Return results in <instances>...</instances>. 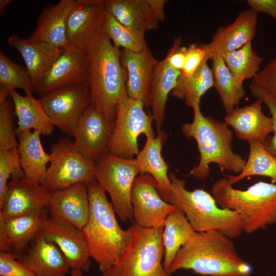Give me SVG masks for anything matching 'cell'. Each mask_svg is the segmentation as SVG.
<instances>
[{
  "mask_svg": "<svg viewBox=\"0 0 276 276\" xmlns=\"http://www.w3.org/2000/svg\"><path fill=\"white\" fill-rule=\"evenodd\" d=\"M75 1L61 0L56 4L45 6L37 19L34 32L29 37L59 49L66 48L68 45L66 20Z\"/></svg>",
  "mask_w": 276,
  "mask_h": 276,
  "instance_id": "cell-25",
  "label": "cell"
},
{
  "mask_svg": "<svg viewBox=\"0 0 276 276\" xmlns=\"http://www.w3.org/2000/svg\"><path fill=\"white\" fill-rule=\"evenodd\" d=\"M211 193L219 207L240 215L247 234L276 224V184L258 181L243 190L220 178L213 184Z\"/></svg>",
  "mask_w": 276,
  "mask_h": 276,
  "instance_id": "cell-6",
  "label": "cell"
},
{
  "mask_svg": "<svg viewBox=\"0 0 276 276\" xmlns=\"http://www.w3.org/2000/svg\"><path fill=\"white\" fill-rule=\"evenodd\" d=\"M50 160L43 186L51 193L78 183L95 180L96 163L75 148L73 140L61 137L50 147Z\"/></svg>",
  "mask_w": 276,
  "mask_h": 276,
  "instance_id": "cell-10",
  "label": "cell"
},
{
  "mask_svg": "<svg viewBox=\"0 0 276 276\" xmlns=\"http://www.w3.org/2000/svg\"><path fill=\"white\" fill-rule=\"evenodd\" d=\"M20 88L26 93L34 92L30 75L26 67L10 59L0 52V103L9 98V90Z\"/></svg>",
  "mask_w": 276,
  "mask_h": 276,
  "instance_id": "cell-37",
  "label": "cell"
},
{
  "mask_svg": "<svg viewBox=\"0 0 276 276\" xmlns=\"http://www.w3.org/2000/svg\"><path fill=\"white\" fill-rule=\"evenodd\" d=\"M248 159L242 171L237 175L228 176L232 185L245 177L260 175L269 177L272 182H276V157L269 153L264 145L257 142L249 143Z\"/></svg>",
  "mask_w": 276,
  "mask_h": 276,
  "instance_id": "cell-34",
  "label": "cell"
},
{
  "mask_svg": "<svg viewBox=\"0 0 276 276\" xmlns=\"http://www.w3.org/2000/svg\"><path fill=\"white\" fill-rule=\"evenodd\" d=\"M120 56L126 73L127 96L148 107L150 85L159 61L148 47L140 52L120 49Z\"/></svg>",
  "mask_w": 276,
  "mask_h": 276,
  "instance_id": "cell-19",
  "label": "cell"
},
{
  "mask_svg": "<svg viewBox=\"0 0 276 276\" xmlns=\"http://www.w3.org/2000/svg\"><path fill=\"white\" fill-rule=\"evenodd\" d=\"M12 1L11 0H1L0 1V13L1 15H3L4 14V11L5 10V8L7 7V6L10 3H11Z\"/></svg>",
  "mask_w": 276,
  "mask_h": 276,
  "instance_id": "cell-47",
  "label": "cell"
},
{
  "mask_svg": "<svg viewBox=\"0 0 276 276\" xmlns=\"http://www.w3.org/2000/svg\"><path fill=\"white\" fill-rule=\"evenodd\" d=\"M247 3L256 13H265L276 20V0H247Z\"/></svg>",
  "mask_w": 276,
  "mask_h": 276,
  "instance_id": "cell-45",
  "label": "cell"
},
{
  "mask_svg": "<svg viewBox=\"0 0 276 276\" xmlns=\"http://www.w3.org/2000/svg\"><path fill=\"white\" fill-rule=\"evenodd\" d=\"M211 60L212 61L214 87L228 114L237 107L245 95L243 83L233 76L222 57L215 56Z\"/></svg>",
  "mask_w": 276,
  "mask_h": 276,
  "instance_id": "cell-32",
  "label": "cell"
},
{
  "mask_svg": "<svg viewBox=\"0 0 276 276\" xmlns=\"http://www.w3.org/2000/svg\"><path fill=\"white\" fill-rule=\"evenodd\" d=\"M205 59L195 72L189 78L177 80L171 92L173 97L183 100L186 105L192 108L200 105L202 96L214 87V76L212 68Z\"/></svg>",
  "mask_w": 276,
  "mask_h": 276,
  "instance_id": "cell-33",
  "label": "cell"
},
{
  "mask_svg": "<svg viewBox=\"0 0 276 276\" xmlns=\"http://www.w3.org/2000/svg\"><path fill=\"white\" fill-rule=\"evenodd\" d=\"M9 92L17 120L16 134L31 129L39 131L43 135L52 134L55 126L39 99L35 98L32 93L22 96L15 89Z\"/></svg>",
  "mask_w": 276,
  "mask_h": 276,
  "instance_id": "cell-28",
  "label": "cell"
},
{
  "mask_svg": "<svg viewBox=\"0 0 276 276\" xmlns=\"http://www.w3.org/2000/svg\"><path fill=\"white\" fill-rule=\"evenodd\" d=\"M171 190L166 201L179 208L195 232L216 231L231 239L243 232V224L235 211L222 209L215 198L203 189L189 191L186 180L170 173Z\"/></svg>",
  "mask_w": 276,
  "mask_h": 276,
  "instance_id": "cell-5",
  "label": "cell"
},
{
  "mask_svg": "<svg viewBox=\"0 0 276 276\" xmlns=\"http://www.w3.org/2000/svg\"><path fill=\"white\" fill-rule=\"evenodd\" d=\"M103 31L118 49L140 52L147 47L145 32L127 27L116 19L107 11Z\"/></svg>",
  "mask_w": 276,
  "mask_h": 276,
  "instance_id": "cell-35",
  "label": "cell"
},
{
  "mask_svg": "<svg viewBox=\"0 0 276 276\" xmlns=\"http://www.w3.org/2000/svg\"><path fill=\"white\" fill-rule=\"evenodd\" d=\"M16 259L35 276H66L71 269L59 247L40 233Z\"/></svg>",
  "mask_w": 276,
  "mask_h": 276,
  "instance_id": "cell-20",
  "label": "cell"
},
{
  "mask_svg": "<svg viewBox=\"0 0 276 276\" xmlns=\"http://www.w3.org/2000/svg\"><path fill=\"white\" fill-rule=\"evenodd\" d=\"M187 47L181 45V39L175 38L173 45L166 55L165 59L173 68L181 71L182 68Z\"/></svg>",
  "mask_w": 276,
  "mask_h": 276,
  "instance_id": "cell-44",
  "label": "cell"
},
{
  "mask_svg": "<svg viewBox=\"0 0 276 276\" xmlns=\"http://www.w3.org/2000/svg\"><path fill=\"white\" fill-rule=\"evenodd\" d=\"M87 79L91 107L114 125L118 103L127 96L126 73L121 61L120 50L103 33L87 52Z\"/></svg>",
  "mask_w": 276,
  "mask_h": 276,
  "instance_id": "cell-4",
  "label": "cell"
},
{
  "mask_svg": "<svg viewBox=\"0 0 276 276\" xmlns=\"http://www.w3.org/2000/svg\"><path fill=\"white\" fill-rule=\"evenodd\" d=\"M23 177L17 148L0 150V202L3 199L10 177Z\"/></svg>",
  "mask_w": 276,
  "mask_h": 276,
  "instance_id": "cell-38",
  "label": "cell"
},
{
  "mask_svg": "<svg viewBox=\"0 0 276 276\" xmlns=\"http://www.w3.org/2000/svg\"><path fill=\"white\" fill-rule=\"evenodd\" d=\"M139 174L135 158H123L108 152L96 162L95 180L109 194L115 213L124 222L133 219L131 195Z\"/></svg>",
  "mask_w": 276,
  "mask_h": 276,
  "instance_id": "cell-8",
  "label": "cell"
},
{
  "mask_svg": "<svg viewBox=\"0 0 276 276\" xmlns=\"http://www.w3.org/2000/svg\"><path fill=\"white\" fill-rule=\"evenodd\" d=\"M89 67L87 53L68 45L47 71L36 93L42 95L58 88L86 82Z\"/></svg>",
  "mask_w": 276,
  "mask_h": 276,
  "instance_id": "cell-15",
  "label": "cell"
},
{
  "mask_svg": "<svg viewBox=\"0 0 276 276\" xmlns=\"http://www.w3.org/2000/svg\"><path fill=\"white\" fill-rule=\"evenodd\" d=\"M180 75V71L172 67L165 58L159 61L155 67L150 88L149 106L152 109L157 133L162 130L169 94L176 86Z\"/></svg>",
  "mask_w": 276,
  "mask_h": 276,
  "instance_id": "cell-29",
  "label": "cell"
},
{
  "mask_svg": "<svg viewBox=\"0 0 276 276\" xmlns=\"http://www.w3.org/2000/svg\"><path fill=\"white\" fill-rule=\"evenodd\" d=\"M14 107L12 100L0 103V150L17 148L13 126Z\"/></svg>",
  "mask_w": 276,
  "mask_h": 276,
  "instance_id": "cell-39",
  "label": "cell"
},
{
  "mask_svg": "<svg viewBox=\"0 0 276 276\" xmlns=\"http://www.w3.org/2000/svg\"><path fill=\"white\" fill-rule=\"evenodd\" d=\"M106 12L105 0H75L66 20L68 45L87 53L103 33Z\"/></svg>",
  "mask_w": 276,
  "mask_h": 276,
  "instance_id": "cell-12",
  "label": "cell"
},
{
  "mask_svg": "<svg viewBox=\"0 0 276 276\" xmlns=\"http://www.w3.org/2000/svg\"><path fill=\"white\" fill-rule=\"evenodd\" d=\"M51 193L25 177L12 178L0 202V217L21 215L47 208Z\"/></svg>",
  "mask_w": 276,
  "mask_h": 276,
  "instance_id": "cell-17",
  "label": "cell"
},
{
  "mask_svg": "<svg viewBox=\"0 0 276 276\" xmlns=\"http://www.w3.org/2000/svg\"><path fill=\"white\" fill-rule=\"evenodd\" d=\"M208 44L194 43L187 49L183 66L178 79L189 78L205 59H210Z\"/></svg>",
  "mask_w": 276,
  "mask_h": 276,
  "instance_id": "cell-40",
  "label": "cell"
},
{
  "mask_svg": "<svg viewBox=\"0 0 276 276\" xmlns=\"http://www.w3.org/2000/svg\"><path fill=\"white\" fill-rule=\"evenodd\" d=\"M18 152L20 165L26 178L42 184L50 163V155L44 150L39 131H24L17 133Z\"/></svg>",
  "mask_w": 276,
  "mask_h": 276,
  "instance_id": "cell-27",
  "label": "cell"
},
{
  "mask_svg": "<svg viewBox=\"0 0 276 276\" xmlns=\"http://www.w3.org/2000/svg\"><path fill=\"white\" fill-rule=\"evenodd\" d=\"M191 123L183 124L181 130L187 138L196 141L200 157L198 164L188 176L205 180L210 174L211 164H217L222 170L239 174L246 160L235 153L232 148L233 133L224 121L202 114L200 105L193 108Z\"/></svg>",
  "mask_w": 276,
  "mask_h": 276,
  "instance_id": "cell-3",
  "label": "cell"
},
{
  "mask_svg": "<svg viewBox=\"0 0 276 276\" xmlns=\"http://www.w3.org/2000/svg\"><path fill=\"white\" fill-rule=\"evenodd\" d=\"M184 213L178 208L167 216L163 227V266L168 272L177 252L194 232Z\"/></svg>",
  "mask_w": 276,
  "mask_h": 276,
  "instance_id": "cell-31",
  "label": "cell"
},
{
  "mask_svg": "<svg viewBox=\"0 0 276 276\" xmlns=\"http://www.w3.org/2000/svg\"><path fill=\"white\" fill-rule=\"evenodd\" d=\"M7 43L21 55L36 93L43 76L63 49L16 34L9 36Z\"/></svg>",
  "mask_w": 276,
  "mask_h": 276,
  "instance_id": "cell-24",
  "label": "cell"
},
{
  "mask_svg": "<svg viewBox=\"0 0 276 276\" xmlns=\"http://www.w3.org/2000/svg\"><path fill=\"white\" fill-rule=\"evenodd\" d=\"M82 272L83 271L79 269H72L70 272V276H84Z\"/></svg>",
  "mask_w": 276,
  "mask_h": 276,
  "instance_id": "cell-48",
  "label": "cell"
},
{
  "mask_svg": "<svg viewBox=\"0 0 276 276\" xmlns=\"http://www.w3.org/2000/svg\"><path fill=\"white\" fill-rule=\"evenodd\" d=\"M46 209L51 217L65 220L82 231L89 212L87 185L78 183L51 193Z\"/></svg>",
  "mask_w": 276,
  "mask_h": 276,
  "instance_id": "cell-22",
  "label": "cell"
},
{
  "mask_svg": "<svg viewBox=\"0 0 276 276\" xmlns=\"http://www.w3.org/2000/svg\"><path fill=\"white\" fill-rule=\"evenodd\" d=\"M263 104L260 99H257L248 105L236 107L224 118L239 139L264 144L269 134L273 132V119L263 113Z\"/></svg>",
  "mask_w": 276,
  "mask_h": 276,
  "instance_id": "cell-23",
  "label": "cell"
},
{
  "mask_svg": "<svg viewBox=\"0 0 276 276\" xmlns=\"http://www.w3.org/2000/svg\"><path fill=\"white\" fill-rule=\"evenodd\" d=\"M113 126L90 106L80 120L73 136L75 148L86 158L96 163L109 152L108 144Z\"/></svg>",
  "mask_w": 276,
  "mask_h": 276,
  "instance_id": "cell-16",
  "label": "cell"
},
{
  "mask_svg": "<svg viewBox=\"0 0 276 276\" xmlns=\"http://www.w3.org/2000/svg\"><path fill=\"white\" fill-rule=\"evenodd\" d=\"M251 84L276 96V57L258 72L252 78Z\"/></svg>",
  "mask_w": 276,
  "mask_h": 276,
  "instance_id": "cell-43",
  "label": "cell"
},
{
  "mask_svg": "<svg viewBox=\"0 0 276 276\" xmlns=\"http://www.w3.org/2000/svg\"><path fill=\"white\" fill-rule=\"evenodd\" d=\"M39 233L59 247L71 270L89 271L91 258L82 231L65 220L50 217L42 223Z\"/></svg>",
  "mask_w": 276,
  "mask_h": 276,
  "instance_id": "cell-14",
  "label": "cell"
},
{
  "mask_svg": "<svg viewBox=\"0 0 276 276\" xmlns=\"http://www.w3.org/2000/svg\"><path fill=\"white\" fill-rule=\"evenodd\" d=\"M258 13L251 9L242 10L234 21L220 27L208 44L210 59L238 50L251 42L256 36Z\"/></svg>",
  "mask_w": 276,
  "mask_h": 276,
  "instance_id": "cell-21",
  "label": "cell"
},
{
  "mask_svg": "<svg viewBox=\"0 0 276 276\" xmlns=\"http://www.w3.org/2000/svg\"><path fill=\"white\" fill-rule=\"evenodd\" d=\"M39 99L54 126L72 137L80 120L91 106L87 81L40 95Z\"/></svg>",
  "mask_w": 276,
  "mask_h": 276,
  "instance_id": "cell-11",
  "label": "cell"
},
{
  "mask_svg": "<svg viewBox=\"0 0 276 276\" xmlns=\"http://www.w3.org/2000/svg\"><path fill=\"white\" fill-rule=\"evenodd\" d=\"M180 269L210 276H249L252 271L232 239L216 231L192 233L168 272L171 274Z\"/></svg>",
  "mask_w": 276,
  "mask_h": 276,
  "instance_id": "cell-1",
  "label": "cell"
},
{
  "mask_svg": "<svg viewBox=\"0 0 276 276\" xmlns=\"http://www.w3.org/2000/svg\"><path fill=\"white\" fill-rule=\"evenodd\" d=\"M12 253L1 251V276H35L26 267L16 259Z\"/></svg>",
  "mask_w": 276,
  "mask_h": 276,
  "instance_id": "cell-42",
  "label": "cell"
},
{
  "mask_svg": "<svg viewBox=\"0 0 276 276\" xmlns=\"http://www.w3.org/2000/svg\"><path fill=\"white\" fill-rule=\"evenodd\" d=\"M157 136L146 137L144 146L135 159L140 174H148L155 180L158 192L166 201L171 190V181L168 174V166L162 155L163 146L167 135L162 130Z\"/></svg>",
  "mask_w": 276,
  "mask_h": 276,
  "instance_id": "cell-26",
  "label": "cell"
},
{
  "mask_svg": "<svg viewBox=\"0 0 276 276\" xmlns=\"http://www.w3.org/2000/svg\"><path fill=\"white\" fill-rule=\"evenodd\" d=\"M250 92L254 98L260 99L268 108L274 122L272 136H268L263 144L267 150L276 157V96L269 94L257 85L250 84Z\"/></svg>",
  "mask_w": 276,
  "mask_h": 276,
  "instance_id": "cell-41",
  "label": "cell"
},
{
  "mask_svg": "<svg viewBox=\"0 0 276 276\" xmlns=\"http://www.w3.org/2000/svg\"><path fill=\"white\" fill-rule=\"evenodd\" d=\"M89 203L87 222L82 229L90 258L102 272L114 265L129 245L132 225L127 229L119 225L106 192L95 180L87 184Z\"/></svg>",
  "mask_w": 276,
  "mask_h": 276,
  "instance_id": "cell-2",
  "label": "cell"
},
{
  "mask_svg": "<svg viewBox=\"0 0 276 276\" xmlns=\"http://www.w3.org/2000/svg\"><path fill=\"white\" fill-rule=\"evenodd\" d=\"M131 241L118 261L101 276H171L162 261L163 227H144L134 223Z\"/></svg>",
  "mask_w": 276,
  "mask_h": 276,
  "instance_id": "cell-7",
  "label": "cell"
},
{
  "mask_svg": "<svg viewBox=\"0 0 276 276\" xmlns=\"http://www.w3.org/2000/svg\"><path fill=\"white\" fill-rule=\"evenodd\" d=\"M152 12L158 22L163 21L165 18L164 6L166 0H148Z\"/></svg>",
  "mask_w": 276,
  "mask_h": 276,
  "instance_id": "cell-46",
  "label": "cell"
},
{
  "mask_svg": "<svg viewBox=\"0 0 276 276\" xmlns=\"http://www.w3.org/2000/svg\"><path fill=\"white\" fill-rule=\"evenodd\" d=\"M233 76L240 82L253 78L260 71L264 58L252 48L251 42L222 56Z\"/></svg>",
  "mask_w": 276,
  "mask_h": 276,
  "instance_id": "cell-36",
  "label": "cell"
},
{
  "mask_svg": "<svg viewBox=\"0 0 276 276\" xmlns=\"http://www.w3.org/2000/svg\"><path fill=\"white\" fill-rule=\"evenodd\" d=\"M140 101L127 96L117 105L113 128L108 144V152L119 157L133 159L140 150L138 139L155 136L152 126V114L144 109Z\"/></svg>",
  "mask_w": 276,
  "mask_h": 276,
  "instance_id": "cell-9",
  "label": "cell"
},
{
  "mask_svg": "<svg viewBox=\"0 0 276 276\" xmlns=\"http://www.w3.org/2000/svg\"><path fill=\"white\" fill-rule=\"evenodd\" d=\"M47 209L8 218L0 217V250L19 255L39 233Z\"/></svg>",
  "mask_w": 276,
  "mask_h": 276,
  "instance_id": "cell-18",
  "label": "cell"
},
{
  "mask_svg": "<svg viewBox=\"0 0 276 276\" xmlns=\"http://www.w3.org/2000/svg\"><path fill=\"white\" fill-rule=\"evenodd\" d=\"M106 6L108 12L127 27L144 32L158 28L148 0H107Z\"/></svg>",
  "mask_w": 276,
  "mask_h": 276,
  "instance_id": "cell-30",
  "label": "cell"
},
{
  "mask_svg": "<svg viewBox=\"0 0 276 276\" xmlns=\"http://www.w3.org/2000/svg\"><path fill=\"white\" fill-rule=\"evenodd\" d=\"M131 202L135 223L144 227L164 226L167 216L177 208L162 198L155 180L148 174L135 178Z\"/></svg>",
  "mask_w": 276,
  "mask_h": 276,
  "instance_id": "cell-13",
  "label": "cell"
}]
</instances>
